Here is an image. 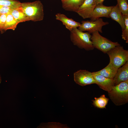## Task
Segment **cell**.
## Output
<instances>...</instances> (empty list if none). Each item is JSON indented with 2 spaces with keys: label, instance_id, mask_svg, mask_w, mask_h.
I'll return each mask as SVG.
<instances>
[{
  "label": "cell",
  "instance_id": "6da1fadb",
  "mask_svg": "<svg viewBox=\"0 0 128 128\" xmlns=\"http://www.w3.org/2000/svg\"><path fill=\"white\" fill-rule=\"evenodd\" d=\"M21 7L29 20L36 22L43 19V6L40 1L21 3Z\"/></svg>",
  "mask_w": 128,
  "mask_h": 128
},
{
  "label": "cell",
  "instance_id": "7a4b0ae2",
  "mask_svg": "<svg viewBox=\"0 0 128 128\" xmlns=\"http://www.w3.org/2000/svg\"><path fill=\"white\" fill-rule=\"evenodd\" d=\"M108 95L116 105L119 106L128 102V80L115 85L108 92Z\"/></svg>",
  "mask_w": 128,
  "mask_h": 128
},
{
  "label": "cell",
  "instance_id": "3957f363",
  "mask_svg": "<svg viewBox=\"0 0 128 128\" xmlns=\"http://www.w3.org/2000/svg\"><path fill=\"white\" fill-rule=\"evenodd\" d=\"M70 32V39L74 45L87 51L94 49L90 34L88 32H84L77 28L73 29Z\"/></svg>",
  "mask_w": 128,
  "mask_h": 128
},
{
  "label": "cell",
  "instance_id": "277c9868",
  "mask_svg": "<svg viewBox=\"0 0 128 128\" xmlns=\"http://www.w3.org/2000/svg\"><path fill=\"white\" fill-rule=\"evenodd\" d=\"M107 53L110 58V63L117 69L128 61V51L120 45L112 48Z\"/></svg>",
  "mask_w": 128,
  "mask_h": 128
},
{
  "label": "cell",
  "instance_id": "5b68a950",
  "mask_svg": "<svg viewBox=\"0 0 128 128\" xmlns=\"http://www.w3.org/2000/svg\"><path fill=\"white\" fill-rule=\"evenodd\" d=\"M91 40L94 47L107 53L112 48L120 45L118 42H113L101 36L98 32L92 34Z\"/></svg>",
  "mask_w": 128,
  "mask_h": 128
},
{
  "label": "cell",
  "instance_id": "8992f818",
  "mask_svg": "<svg viewBox=\"0 0 128 128\" xmlns=\"http://www.w3.org/2000/svg\"><path fill=\"white\" fill-rule=\"evenodd\" d=\"M109 24L108 22H104L103 19L99 18L94 21H82L78 29L82 32L87 31L90 34L95 32L102 33V27Z\"/></svg>",
  "mask_w": 128,
  "mask_h": 128
},
{
  "label": "cell",
  "instance_id": "52a82bcc",
  "mask_svg": "<svg viewBox=\"0 0 128 128\" xmlns=\"http://www.w3.org/2000/svg\"><path fill=\"white\" fill-rule=\"evenodd\" d=\"M74 79L76 83L82 86L96 84L92 73L86 70H80L75 72Z\"/></svg>",
  "mask_w": 128,
  "mask_h": 128
},
{
  "label": "cell",
  "instance_id": "ba28073f",
  "mask_svg": "<svg viewBox=\"0 0 128 128\" xmlns=\"http://www.w3.org/2000/svg\"><path fill=\"white\" fill-rule=\"evenodd\" d=\"M92 73L96 84L101 89L109 92L115 86L113 78L105 77L96 73V72Z\"/></svg>",
  "mask_w": 128,
  "mask_h": 128
},
{
  "label": "cell",
  "instance_id": "9c48e42d",
  "mask_svg": "<svg viewBox=\"0 0 128 128\" xmlns=\"http://www.w3.org/2000/svg\"><path fill=\"white\" fill-rule=\"evenodd\" d=\"M96 5L94 0H85L76 12L84 19L90 18Z\"/></svg>",
  "mask_w": 128,
  "mask_h": 128
},
{
  "label": "cell",
  "instance_id": "30bf717a",
  "mask_svg": "<svg viewBox=\"0 0 128 128\" xmlns=\"http://www.w3.org/2000/svg\"><path fill=\"white\" fill-rule=\"evenodd\" d=\"M113 6H107L103 4H98L94 8L90 18L91 21H94L101 17L110 18L109 15Z\"/></svg>",
  "mask_w": 128,
  "mask_h": 128
},
{
  "label": "cell",
  "instance_id": "8fae6325",
  "mask_svg": "<svg viewBox=\"0 0 128 128\" xmlns=\"http://www.w3.org/2000/svg\"><path fill=\"white\" fill-rule=\"evenodd\" d=\"M55 16L56 19L61 21L66 27L70 31L74 28L78 27L81 25L80 23L68 18L64 14L58 13Z\"/></svg>",
  "mask_w": 128,
  "mask_h": 128
},
{
  "label": "cell",
  "instance_id": "7c38bea8",
  "mask_svg": "<svg viewBox=\"0 0 128 128\" xmlns=\"http://www.w3.org/2000/svg\"><path fill=\"white\" fill-rule=\"evenodd\" d=\"M113 79L115 85L128 80V61L118 68Z\"/></svg>",
  "mask_w": 128,
  "mask_h": 128
},
{
  "label": "cell",
  "instance_id": "4fadbf2b",
  "mask_svg": "<svg viewBox=\"0 0 128 128\" xmlns=\"http://www.w3.org/2000/svg\"><path fill=\"white\" fill-rule=\"evenodd\" d=\"M109 16L112 19L118 23L123 30L125 27L123 16L120 11L117 4L113 7L109 14Z\"/></svg>",
  "mask_w": 128,
  "mask_h": 128
},
{
  "label": "cell",
  "instance_id": "5bb4252c",
  "mask_svg": "<svg viewBox=\"0 0 128 128\" xmlns=\"http://www.w3.org/2000/svg\"><path fill=\"white\" fill-rule=\"evenodd\" d=\"M85 0H65L62 2L63 8L65 10L76 12Z\"/></svg>",
  "mask_w": 128,
  "mask_h": 128
},
{
  "label": "cell",
  "instance_id": "9a60e30c",
  "mask_svg": "<svg viewBox=\"0 0 128 128\" xmlns=\"http://www.w3.org/2000/svg\"><path fill=\"white\" fill-rule=\"evenodd\" d=\"M118 69L115 67L109 62V64L102 69L96 72L105 77L113 78Z\"/></svg>",
  "mask_w": 128,
  "mask_h": 128
},
{
  "label": "cell",
  "instance_id": "2e32d148",
  "mask_svg": "<svg viewBox=\"0 0 128 128\" xmlns=\"http://www.w3.org/2000/svg\"><path fill=\"white\" fill-rule=\"evenodd\" d=\"M10 13L18 23L30 21L23 12L21 7L12 9Z\"/></svg>",
  "mask_w": 128,
  "mask_h": 128
},
{
  "label": "cell",
  "instance_id": "e0dca14e",
  "mask_svg": "<svg viewBox=\"0 0 128 128\" xmlns=\"http://www.w3.org/2000/svg\"><path fill=\"white\" fill-rule=\"evenodd\" d=\"M94 99L92 100V104L94 107L100 109L106 108L109 99L105 95H102L99 97H95Z\"/></svg>",
  "mask_w": 128,
  "mask_h": 128
},
{
  "label": "cell",
  "instance_id": "ac0fdd59",
  "mask_svg": "<svg viewBox=\"0 0 128 128\" xmlns=\"http://www.w3.org/2000/svg\"><path fill=\"white\" fill-rule=\"evenodd\" d=\"M18 23L11 14L9 13L7 14L3 30L5 31L8 29L14 30Z\"/></svg>",
  "mask_w": 128,
  "mask_h": 128
},
{
  "label": "cell",
  "instance_id": "d6986e66",
  "mask_svg": "<svg viewBox=\"0 0 128 128\" xmlns=\"http://www.w3.org/2000/svg\"><path fill=\"white\" fill-rule=\"evenodd\" d=\"M21 3L17 0H0V5L9 7L13 9L21 7Z\"/></svg>",
  "mask_w": 128,
  "mask_h": 128
},
{
  "label": "cell",
  "instance_id": "ffe728a7",
  "mask_svg": "<svg viewBox=\"0 0 128 128\" xmlns=\"http://www.w3.org/2000/svg\"><path fill=\"white\" fill-rule=\"evenodd\" d=\"M119 9L123 16L128 15L127 0H116Z\"/></svg>",
  "mask_w": 128,
  "mask_h": 128
},
{
  "label": "cell",
  "instance_id": "44dd1931",
  "mask_svg": "<svg viewBox=\"0 0 128 128\" xmlns=\"http://www.w3.org/2000/svg\"><path fill=\"white\" fill-rule=\"evenodd\" d=\"M125 27L122 31V37L123 39L125 41L126 43H128V15L123 16Z\"/></svg>",
  "mask_w": 128,
  "mask_h": 128
},
{
  "label": "cell",
  "instance_id": "7402d4cb",
  "mask_svg": "<svg viewBox=\"0 0 128 128\" xmlns=\"http://www.w3.org/2000/svg\"><path fill=\"white\" fill-rule=\"evenodd\" d=\"M7 14H4L0 15V31L3 30L5 26Z\"/></svg>",
  "mask_w": 128,
  "mask_h": 128
},
{
  "label": "cell",
  "instance_id": "603a6c76",
  "mask_svg": "<svg viewBox=\"0 0 128 128\" xmlns=\"http://www.w3.org/2000/svg\"><path fill=\"white\" fill-rule=\"evenodd\" d=\"M12 9H13L9 7L0 5V15L10 13Z\"/></svg>",
  "mask_w": 128,
  "mask_h": 128
},
{
  "label": "cell",
  "instance_id": "cb8c5ba5",
  "mask_svg": "<svg viewBox=\"0 0 128 128\" xmlns=\"http://www.w3.org/2000/svg\"><path fill=\"white\" fill-rule=\"evenodd\" d=\"M95 2L96 5L103 3V1L104 0H94Z\"/></svg>",
  "mask_w": 128,
  "mask_h": 128
},
{
  "label": "cell",
  "instance_id": "d4e9b609",
  "mask_svg": "<svg viewBox=\"0 0 128 128\" xmlns=\"http://www.w3.org/2000/svg\"><path fill=\"white\" fill-rule=\"evenodd\" d=\"M1 77L0 75V84L1 83Z\"/></svg>",
  "mask_w": 128,
  "mask_h": 128
},
{
  "label": "cell",
  "instance_id": "484cf974",
  "mask_svg": "<svg viewBox=\"0 0 128 128\" xmlns=\"http://www.w3.org/2000/svg\"><path fill=\"white\" fill-rule=\"evenodd\" d=\"M64 0H61V1L62 2H63V1H64Z\"/></svg>",
  "mask_w": 128,
  "mask_h": 128
},
{
  "label": "cell",
  "instance_id": "4316f807",
  "mask_svg": "<svg viewBox=\"0 0 128 128\" xmlns=\"http://www.w3.org/2000/svg\"></svg>",
  "mask_w": 128,
  "mask_h": 128
}]
</instances>
